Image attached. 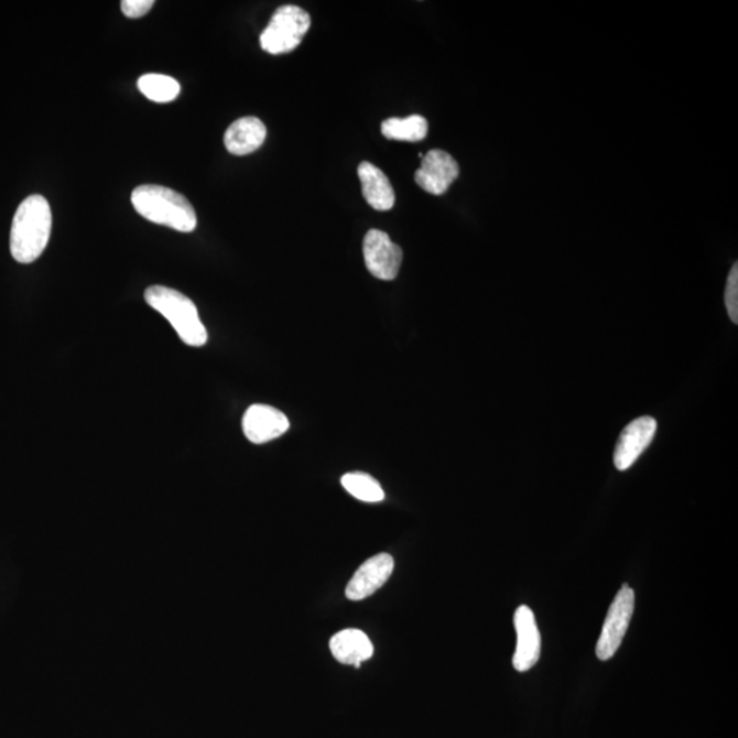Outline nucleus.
Instances as JSON below:
<instances>
[{
    "label": "nucleus",
    "mask_w": 738,
    "mask_h": 738,
    "mask_svg": "<svg viewBox=\"0 0 738 738\" xmlns=\"http://www.w3.org/2000/svg\"><path fill=\"white\" fill-rule=\"evenodd\" d=\"M725 304L728 308L730 321L738 323V264L731 267L728 283H726Z\"/></svg>",
    "instance_id": "nucleus-18"
},
{
    "label": "nucleus",
    "mask_w": 738,
    "mask_h": 738,
    "mask_svg": "<svg viewBox=\"0 0 738 738\" xmlns=\"http://www.w3.org/2000/svg\"><path fill=\"white\" fill-rule=\"evenodd\" d=\"M459 166L451 153L433 150L422 159V166L414 174V181L423 191L431 195H445L458 178Z\"/></svg>",
    "instance_id": "nucleus-7"
},
{
    "label": "nucleus",
    "mask_w": 738,
    "mask_h": 738,
    "mask_svg": "<svg viewBox=\"0 0 738 738\" xmlns=\"http://www.w3.org/2000/svg\"><path fill=\"white\" fill-rule=\"evenodd\" d=\"M53 229V214L45 197L32 195L21 203L10 232L11 257L21 264H31L42 257Z\"/></svg>",
    "instance_id": "nucleus-1"
},
{
    "label": "nucleus",
    "mask_w": 738,
    "mask_h": 738,
    "mask_svg": "<svg viewBox=\"0 0 738 738\" xmlns=\"http://www.w3.org/2000/svg\"><path fill=\"white\" fill-rule=\"evenodd\" d=\"M310 28L308 11L299 6H282L271 17L269 25L260 35L261 48L272 55L292 53L303 42Z\"/></svg>",
    "instance_id": "nucleus-4"
},
{
    "label": "nucleus",
    "mask_w": 738,
    "mask_h": 738,
    "mask_svg": "<svg viewBox=\"0 0 738 738\" xmlns=\"http://www.w3.org/2000/svg\"><path fill=\"white\" fill-rule=\"evenodd\" d=\"M393 571L394 560L390 554L382 553L371 556L351 577L345 590L346 598L354 601L368 598L388 583Z\"/></svg>",
    "instance_id": "nucleus-11"
},
{
    "label": "nucleus",
    "mask_w": 738,
    "mask_h": 738,
    "mask_svg": "<svg viewBox=\"0 0 738 738\" xmlns=\"http://www.w3.org/2000/svg\"><path fill=\"white\" fill-rule=\"evenodd\" d=\"M267 138L265 124L257 117H243L232 122L225 133L227 151L246 156L258 151Z\"/></svg>",
    "instance_id": "nucleus-12"
},
{
    "label": "nucleus",
    "mask_w": 738,
    "mask_h": 738,
    "mask_svg": "<svg viewBox=\"0 0 738 738\" xmlns=\"http://www.w3.org/2000/svg\"><path fill=\"white\" fill-rule=\"evenodd\" d=\"M346 491L362 502L377 503L384 499V491L377 479L365 473L346 474L340 479Z\"/></svg>",
    "instance_id": "nucleus-17"
},
{
    "label": "nucleus",
    "mask_w": 738,
    "mask_h": 738,
    "mask_svg": "<svg viewBox=\"0 0 738 738\" xmlns=\"http://www.w3.org/2000/svg\"><path fill=\"white\" fill-rule=\"evenodd\" d=\"M330 651L335 660L343 664H355L371 660L373 645L368 636L359 629H345L335 633L330 640Z\"/></svg>",
    "instance_id": "nucleus-14"
},
{
    "label": "nucleus",
    "mask_w": 738,
    "mask_h": 738,
    "mask_svg": "<svg viewBox=\"0 0 738 738\" xmlns=\"http://www.w3.org/2000/svg\"><path fill=\"white\" fill-rule=\"evenodd\" d=\"M155 4L153 0H123L121 3L122 13L129 19H140Z\"/></svg>",
    "instance_id": "nucleus-19"
},
{
    "label": "nucleus",
    "mask_w": 738,
    "mask_h": 738,
    "mask_svg": "<svg viewBox=\"0 0 738 738\" xmlns=\"http://www.w3.org/2000/svg\"><path fill=\"white\" fill-rule=\"evenodd\" d=\"M291 428V422L280 409L257 404L248 408L242 419L243 435L254 445L280 438Z\"/></svg>",
    "instance_id": "nucleus-10"
},
{
    "label": "nucleus",
    "mask_w": 738,
    "mask_h": 738,
    "mask_svg": "<svg viewBox=\"0 0 738 738\" xmlns=\"http://www.w3.org/2000/svg\"><path fill=\"white\" fill-rule=\"evenodd\" d=\"M132 204L141 217L181 232L196 229L195 208L178 192L159 185H141L132 193Z\"/></svg>",
    "instance_id": "nucleus-2"
},
{
    "label": "nucleus",
    "mask_w": 738,
    "mask_h": 738,
    "mask_svg": "<svg viewBox=\"0 0 738 738\" xmlns=\"http://www.w3.org/2000/svg\"><path fill=\"white\" fill-rule=\"evenodd\" d=\"M144 297L151 308L166 317L184 344L193 348H202L207 344V328L198 316L197 306L185 294L172 287L155 285L146 289Z\"/></svg>",
    "instance_id": "nucleus-3"
},
{
    "label": "nucleus",
    "mask_w": 738,
    "mask_h": 738,
    "mask_svg": "<svg viewBox=\"0 0 738 738\" xmlns=\"http://www.w3.org/2000/svg\"><path fill=\"white\" fill-rule=\"evenodd\" d=\"M658 430L655 419L643 416L633 420L622 430L615 452V465L618 470H628L638 462L641 454L654 441Z\"/></svg>",
    "instance_id": "nucleus-8"
},
{
    "label": "nucleus",
    "mask_w": 738,
    "mask_h": 738,
    "mask_svg": "<svg viewBox=\"0 0 738 738\" xmlns=\"http://www.w3.org/2000/svg\"><path fill=\"white\" fill-rule=\"evenodd\" d=\"M633 611L634 590L628 584H623L615 600H612L605 626L601 628L598 644H596V656L600 661H609L616 655L623 638H626Z\"/></svg>",
    "instance_id": "nucleus-5"
},
{
    "label": "nucleus",
    "mask_w": 738,
    "mask_h": 738,
    "mask_svg": "<svg viewBox=\"0 0 738 738\" xmlns=\"http://www.w3.org/2000/svg\"><path fill=\"white\" fill-rule=\"evenodd\" d=\"M361 181L362 196L377 211H390L394 207L395 193L388 175L369 162H362L357 169Z\"/></svg>",
    "instance_id": "nucleus-13"
},
{
    "label": "nucleus",
    "mask_w": 738,
    "mask_h": 738,
    "mask_svg": "<svg viewBox=\"0 0 738 738\" xmlns=\"http://www.w3.org/2000/svg\"><path fill=\"white\" fill-rule=\"evenodd\" d=\"M382 133L386 139L419 143L427 138L428 122L422 116L408 118H390L382 123Z\"/></svg>",
    "instance_id": "nucleus-15"
},
{
    "label": "nucleus",
    "mask_w": 738,
    "mask_h": 738,
    "mask_svg": "<svg viewBox=\"0 0 738 738\" xmlns=\"http://www.w3.org/2000/svg\"><path fill=\"white\" fill-rule=\"evenodd\" d=\"M362 252L367 270L378 280L393 281L399 275L404 252L391 241L388 232L369 230L362 243Z\"/></svg>",
    "instance_id": "nucleus-6"
},
{
    "label": "nucleus",
    "mask_w": 738,
    "mask_h": 738,
    "mask_svg": "<svg viewBox=\"0 0 738 738\" xmlns=\"http://www.w3.org/2000/svg\"><path fill=\"white\" fill-rule=\"evenodd\" d=\"M517 645L513 666L517 672H528L539 662L542 651V638L535 615L528 606H520L514 612Z\"/></svg>",
    "instance_id": "nucleus-9"
},
{
    "label": "nucleus",
    "mask_w": 738,
    "mask_h": 738,
    "mask_svg": "<svg viewBox=\"0 0 738 738\" xmlns=\"http://www.w3.org/2000/svg\"><path fill=\"white\" fill-rule=\"evenodd\" d=\"M138 85L141 94L155 104H170L177 99L181 93L177 79L164 74H145L140 77Z\"/></svg>",
    "instance_id": "nucleus-16"
}]
</instances>
